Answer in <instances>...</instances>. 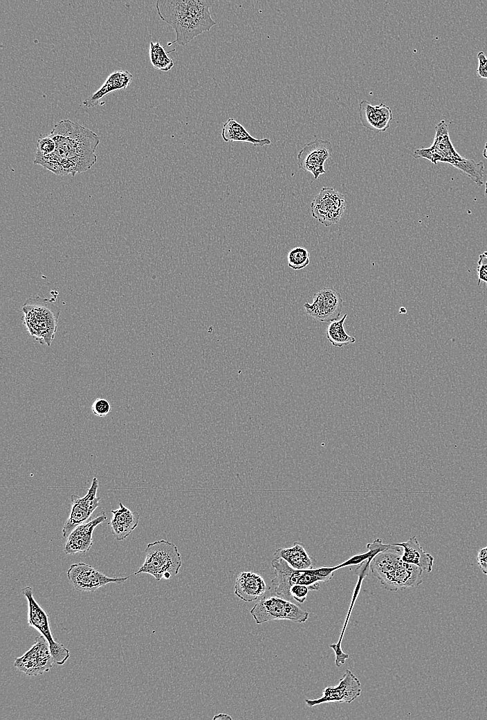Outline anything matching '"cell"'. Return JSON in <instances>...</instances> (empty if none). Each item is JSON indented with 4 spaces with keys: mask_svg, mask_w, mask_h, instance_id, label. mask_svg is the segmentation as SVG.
I'll use <instances>...</instances> for the list:
<instances>
[{
    "mask_svg": "<svg viewBox=\"0 0 487 720\" xmlns=\"http://www.w3.org/2000/svg\"><path fill=\"white\" fill-rule=\"evenodd\" d=\"M71 510L62 528V536L68 538L71 533L80 525L87 521L91 513L79 501V496L71 495Z\"/></svg>",
    "mask_w": 487,
    "mask_h": 720,
    "instance_id": "24",
    "label": "cell"
},
{
    "mask_svg": "<svg viewBox=\"0 0 487 720\" xmlns=\"http://www.w3.org/2000/svg\"><path fill=\"white\" fill-rule=\"evenodd\" d=\"M395 544L403 548L401 557L403 561L415 565L423 571L428 573L432 571L434 557L430 553L424 551L415 536L411 537L406 541L395 543Z\"/></svg>",
    "mask_w": 487,
    "mask_h": 720,
    "instance_id": "20",
    "label": "cell"
},
{
    "mask_svg": "<svg viewBox=\"0 0 487 720\" xmlns=\"http://www.w3.org/2000/svg\"><path fill=\"white\" fill-rule=\"evenodd\" d=\"M477 60V73L479 78L487 79V57L483 51L478 53Z\"/></svg>",
    "mask_w": 487,
    "mask_h": 720,
    "instance_id": "34",
    "label": "cell"
},
{
    "mask_svg": "<svg viewBox=\"0 0 487 720\" xmlns=\"http://www.w3.org/2000/svg\"><path fill=\"white\" fill-rule=\"evenodd\" d=\"M210 0H158L156 10L160 18L171 26L176 38L168 46L177 43L184 46L203 32L209 31L217 22L212 18Z\"/></svg>",
    "mask_w": 487,
    "mask_h": 720,
    "instance_id": "2",
    "label": "cell"
},
{
    "mask_svg": "<svg viewBox=\"0 0 487 720\" xmlns=\"http://www.w3.org/2000/svg\"><path fill=\"white\" fill-rule=\"evenodd\" d=\"M55 150V143L53 139L49 136H44L39 138L37 141V152L36 155L38 156H46L53 153Z\"/></svg>",
    "mask_w": 487,
    "mask_h": 720,
    "instance_id": "30",
    "label": "cell"
},
{
    "mask_svg": "<svg viewBox=\"0 0 487 720\" xmlns=\"http://www.w3.org/2000/svg\"><path fill=\"white\" fill-rule=\"evenodd\" d=\"M482 154H483V156H484V157L485 159H487V141H486V144H485V146H484V150H483V153H482Z\"/></svg>",
    "mask_w": 487,
    "mask_h": 720,
    "instance_id": "37",
    "label": "cell"
},
{
    "mask_svg": "<svg viewBox=\"0 0 487 720\" xmlns=\"http://www.w3.org/2000/svg\"><path fill=\"white\" fill-rule=\"evenodd\" d=\"M22 311L29 334L40 344L50 346L57 331L60 308L47 298L35 296L26 300Z\"/></svg>",
    "mask_w": 487,
    "mask_h": 720,
    "instance_id": "5",
    "label": "cell"
},
{
    "mask_svg": "<svg viewBox=\"0 0 487 720\" xmlns=\"http://www.w3.org/2000/svg\"><path fill=\"white\" fill-rule=\"evenodd\" d=\"M287 260L290 268L293 270H300L309 264L310 255L306 249L297 246L288 252Z\"/></svg>",
    "mask_w": 487,
    "mask_h": 720,
    "instance_id": "27",
    "label": "cell"
},
{
    "mask_svg": "<svg viewBox=\"0 0 487 720\" xmlns=\"http://www.w3.org/2000/svg\"><path fill=\"white\" fill-rule=\"evenodd\" d=\"M343 300L340 294L333 288L326 287L313 296L311 303H305L306 313L320 322H332L339 319Z\"/></svg>",
    "mask_w": 487,
    "mask_h": 720,
    "instance_id": "12",
    "label": "cell"
},
{
    "mask_svg": "<svg viewBox=\"0 0 487 720\" xmlns=\"http://www.w3.org/2000/svg\"><path fill=\"white\" fill-rule=\"evenodd\" d=\"M347 316V314H344L342 318L331 322L327 328V338L333 346L342 348L356 341L355 337L348 334L344 330V323Z\"/></svg>",
    "mask_w": 487,
    "mask_h": 720,
    "instance_id": "25",
    "label": "cell"
},
{
    "mask_svg": "<svg viewBox=\"0 0 487 720\" xmlns=\"http://www.w3.org/2000/svg\"><path fill=\"white\" fill-rule=\"evenodd\" d=\"M345 208L344 195L333 188H322L311 204L312 217L326 227L338 223Z\"/></svg>",
    "mask_w": 487,
    "mask_h": 720,
    "instance_id": "8",
    "label": "cell"
},
{
    "mask_svg": "<svg viewBox=\"0 0 487 720\" xmlns=\"http://www.w3.org/2000/svg\"><path fill=\"white\" fill-rule=\"evenodd\" d=\"M213 719L214 720H216V719H217V720L232 719V717L229 714L220 713V714H216L213 717Z\"/></svg>",
    "mask_w": 487,
    "mask_h": 720,
    "instance_id": "36",
    "label": "cell"
},
{
    "mask_svg": "<svg viewBox=\"0 0 487 720\" xmlns=\"http://www.w3.org/2000/svg\"><path fill=\"white\" fill-rule=\"evenodd\" d=\"M49 136L55 151L46 156L35 155L34 164L57 175L75 174L89 170L97 161L99 136L77 122L65 119L57 123Z\"/></svg>",
    "mask_w": 487,
    "mask_h": 720,
    "instance_id": "1",
    "label": "cell"
},
{
    "mask_svg": "<svg viewBox=\"0 0 487 720\" xmlns=\"http://www.w3.org/2000/svg\"><path fill=\"white\" fill-rule=\"evenodd\" d=\"M21 591L28 603V623L29 626L39 631L48 640L49 646L53 645L56 641L54 640L51 633L48 616L35 600L32 587L26 586Z\"/></svg>",
    "mask_w": 487,
    "mask_h": 720,
    "instance_id": "18",
    "label": "cell"
},
{
    "mask_svg": "<svg viewBox=\"0 0 487 720\" xmlns=\"http://www.w3.org/2000/svg\"><path fill=\"white\" fill-rule=\"evenodd\" d=\"M111 512L113 515L109 524L112 534L118 541H122L138 526L140 515L126 507L122 503H120L118 509L111 510Z\"/></svg>",
    "mask_w": 487,
    "mask_h": 720,
    "instance_id": "19",
    "label": "cell"
},
{
    "mask_svg": "<svg viewBox=\"0 0 487 720\" xmlns=\"http://www.w3.org/2000/svg\"><path fill=\"white\" fill-rule=\"evenodd\" d=\"M54 663L49 643L41 635L35 638L34 645L28 651L15 659L14 665L28 676H36L49 671Z\"/></svg>",
    "mask_w": 487,
    "mask_h": 720,
    "instance_id": "9",
    "label": "cell"
},
{
    "mask_svg": "<svg viewBox=\"0 0 487 720\" xmlns=\"http://www.w3.org/2000/svg\"><path fill=\"white\" fill-rule=\"evenodd\" d=\"M333 152L331 143L328 140L315 138L305 145L298 152L297 163L300 169L311 173L315 179L324 174L325 161Z\"/></svg>",
    "mask_w": 487,
    "mask_h": 720,
    "instance_id": "13",
    "label": "cell"
},
{
    "mask_svg": "<svg viewBox=\"0 0 487 720\" xmlns=\"http://www.w3.org/2000/svg\"><path fill=\"white\" fill-rule=\"evenodd\" d=\"M221 137L225 142H244L254 146H264L271 144L269 138H256L252 136L239 122L229 118L224 123L221 129Z\"/></svg>",
    "mask_w": 487,
    "mask_h": 720,
    "instance_id": "23",
    "label": "cell"
},
{
    "mask_svg": "<svg viewBox=\"0 0 487 720\" xmlns=\"http://www.w3.org/2000/svg\"><path fill=\"white\" fill-rule=\"evenodd\" d=\"M66 574L76 590L85 592H94L108 584H121L129 579V576L109 577L91 565L82 562L71 564Z\"/></svg>",
    "mask_w": 487,
    "mask_h": 720,
    "instance_id": "11",
    "label": "cell"
},
{
    "mask_svg": "<svg viewBox=\"0 0 487 720\" xmlns=\"http://www.w3.org/2000/svg\"><path fill=\"white\" fill-rule=\"evenodd\" d=\"M413 156L415 159H426L434 164L438 162L449 163L463 172L478 186L484 183V163L466 159L457 152L450 138L448 125L444 120L435 127V136L432 145L416 150Z\"/></svg>",
    "mask_w": 487,
    "mask_h": 720,
    "instance_id": "4",
    "label": "cell"
},
{
    "mask_svg": "<svg viewBox=\"0 0 487 720\" xmlns=\"http://www.w3.org/2000/svg\"><path fill=\"white\" fill-rule=\"evenodd\" d=\"M271 565L275 570V577L271 580L272 595L290 600V588L297 584L300 570H296L288 565L282 558L274 559Z\"/></svg>",
    "mask_w": 487,
    "mask_h": 720,
    "instance_id": "16",
    "label": "cell"
},
{
    "mask_svg": "<svg viewBox=\"0 0 487 720\" xmlns=\"http://www.w3.org/2000/svg\"><path fill=\"white\" fill-rule=\"evenodd\" d=\"M98 487V480L96 477H93L87 494L84 497L81 498L79 496V501L80 503L82 504L91 514H93L100 505V498L97 496Z\"/></svg>",
    "mask_w": 487,
    "mask_h": 720,
    "instance_id": "28",
    "label": "cell"
},
{
    "mask_svg": "<svg viewBox=\"0 0 487 720\" xmlns=\"http://www.w3.org/2000/svg\"><path fill=\"white\" fill-rule=\"evenodd\" d=\"M173 51H175V49L167 52L159 42H151L149 54L153 67L165 72L171 70L174 66V62L168 54Z\"/></svg>",
    "mask_w": 487,
    "mask_h": 720,
    "instance_id": "26",
    "label": "cell"
},
{
    "mask_svg": "<svg viewBox=\"0 0 487 720\" xmlns=\"http://www.w3.org/2000/svg\"><path fill=\"white\" fill-rule=\"evenodd\" d=\"M477 563L481 570L487 575V546L479 550Z\"/></svg>",
    "mask_w": 487,
    "mask_h": 720,
    "instance_id": "35",
    "label": "cell"
},
{
    "mask_svg": "<svg viewBox=\"0 0 487 720\" xmlns=\"http://www.w3.org/2000/svg\"><path fill=\"white\" fill-rule=\"evenodd\" d=\"M145 552L144 563L134 575L147 573L158 582L169 579L179 573L182 560L174 543L165 539L149 543Z\"/></svg>",
    "mask_w": 487,
    "mask_h": 720,
    "instance_id": "6",
    "label": "cell"
},
{
    "mask_svg": "<svg viewBox=\"0 0 487 720\" xmlns=\"http://www.w3.org/2000/svg\"><path fill=\"white\" fill-rule=\"evenodd\" d=\"M361 692L359 679L351 670L347 669L337 685L326 687L321 697L306 699L305 703L310 708L329 703H350L360 696Z\"/></svg>",
    "mask_w": 487,
    "mask_h": 720,
    "instance_id": "10",
    "label": "cell"
},
{
    "mask_svg": "<svg viewBox=\"0 0 487 720\" xmlns=\"http://www.w3.org/2000/svg\"><path fill=\"white\" fill-rule=\"evenodd\" d=\"M270 589L259 574L244 571L236 578L234 593L243 601L250 602L262 597Z\"/></svg>",
    "mask_w": 487,
    "mask_h": 720,
    "instance_id": "17",
    "label": "cell"
},
{
    "mask_svg": "<svg viewBox=\"0 0 487 720\" xmlns=\"http://www.w3.org/2000/svg\"><path fill=\"white\" fill-rule=\"evenodd\" d=\"M402 547L395 543L378 552L369 568L383 586L389 591L417 587L423 582V570L402 560Z\"/></svg>",
    "mask_w": 487,
    "mask_h": 720,
    "instance_id": "3",
    "label": "cell"
},
{
    "mask_svg": "<svg viewBox=\"0 0 487 720\" xmlns=\"http://www.w3.org/2000/svg\"><path fill=\"white\" fill-rule=\"evenodd\" d=\"M309 588L306 585L295 584L290 588L291 597L299 603H304L306 600Z\"/></svg>",
    "mask_w": 487,
    "mask_h": 720,
    "instance_id": "32",
    "label": "cell"
},
{
    "mask_svg": "<svg viewBox=\"0 0 487 720\" xmlns=\"http://www.w3.org/2000/svg\"><path fill=\"white\" fill-rule=\"evenodd\" d=\"M132 78V75L128 71H113L98 91L83 101L82 105L87 107L97 105L99 100L108 93L126 89L131 82Z\"/></svg>",
    "mask_w": 487,
    "mask_h": 720,
    "instance_id": "21",
    "label": "cell"
},
{
    "mask_svg": "<svg viewBox=\"0 0 487 720\" xmlns=\"http://www.w3.org/2000/svg\"><path fill=\"white\" fill-rule=\"evenodd\" d=\"M485 194L487 195V181L485 183Z\"/></svg>",
    "mask_w": 487,
    "mask_h": 720,
    "instance_id": "38",
    "label": "cell"
},
{
    "mask_svg": "<svg viewBox=\"0 0 487 720\" xmlns=\"http://www.w3.org/2000/svg\"><path fill=\"white\" fill-rule=\"evenodd\" d=\"M358 113L361 124L375 132H385L389 127L393 118L392 111L389 106L383 102L372 105L367 100L360 102Z\"/></svg>",
    "mask_w": 487,
    "mask_h": 720,
    "instance_id": "14",
    "label": "cell"
},
{
    "mask_svg": "<svg viewBox=\"0 0 487 720\" xmlns=\"http://www.w3.org/2000/svg\"><path fill=\"white\" fill-rule=\"evenodd\" d=\"M50 654L54 659L55 663L58 665H62L68 660L70 656V651L66 649L63 644L55 642L53 645H50Z\"/></svg>",
    "mask_w": 487,
    "mask_h": 720,
    "instance_id": "29",
    "label": "cell"
},
{
    "mask_svg": "<svg viewBox=\"0 0 487 720\" xmlns=\"http://www.w3.org/2000/svg\"><path fill=\"white\" fill-rule=\"evenodd\" d=\"M105 513L97 516L77 526L68 536L64 546L66 555L89 551L93 545V532L95 528L106 521Z\"/></svg>",
    "mask_w": 487,
    "mask_h": 720,
    "instance_id": "15",
    "label": "cell"
},
{
    "mask_svg": "<svg viewBox=\"0 0 487 720\" xmlns=\"http://www.w3.org/2000/svg\"><path fill=\"white\" fill-rule=\"evenodd\" d=\"M111 410V404L103 398H97L91 406L92 413L98 417L107 416Z\"/></svg>",
    "mask_w": 487,
    "mask_h": 720,
    "instance_id": "31",
    "label": "cell"
},
{
    "mask_svg": "<svg viewBox=\"0 0 487 720\" xmlns=\"http://www.w3.org/2000/svg\"><path fill=\"white\" fill-rule=\"evenodd\" d=\"M477 272L478 276V285L481 282L486 283L487 286V251H484L479 255Z\"/></svg>",
    "mask_w": 487,
    "mask_h": 720,
    "instance_id": "33",
    "label": "cell"
},
{
    "mask_svg": "<svg viewBox=\"0 0 487 720\" xmlns=\"http://www.w3.org/2000/svg\"><path fill=\"white\" fill-rule=\"evenodd\" d=\"M257 624L271 620L305 622L309 613L297 604L275 595H263L250 611Z\"/></svg>",
    "mask_w": 487,
    "mask_h": 720,
    "instance_id": "7",
    "label": "cell"
},
{
    "mask_svg": "<svg viewBox=\"0 0 487 720\" xmlns=\"http://www.w3.org/2000/svg\"><path fill=\"white\" fill-rule=\"evenodd\" d=\"M274 557L283 559L296 570L314 568L313 559L310 557L304 545L301 542L295 541L291 547L277 548L274 552Z\"/></svg>",
    "mask_w": 487,
    "mask_h": 720,
    "instance_id": "22",
    "label": "cell"
}]
</instances>
